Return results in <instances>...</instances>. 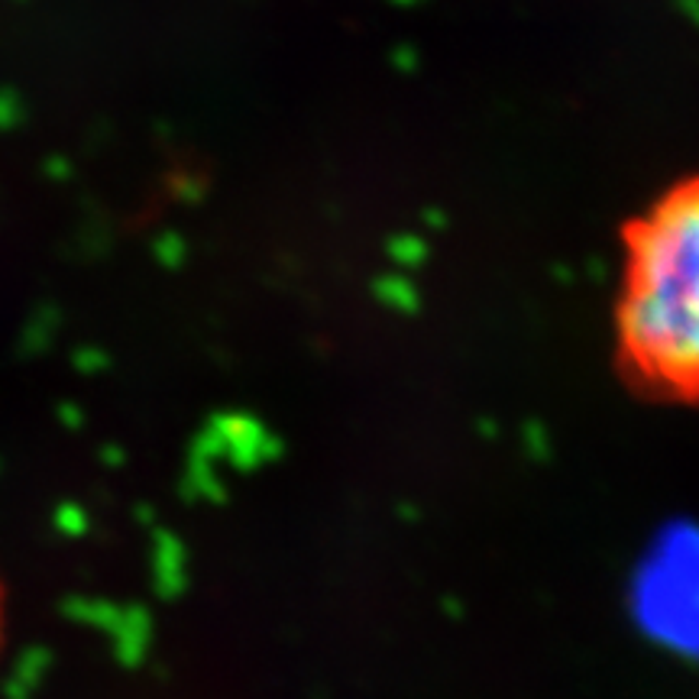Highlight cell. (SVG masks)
Wrapping results in <instances>:
<instances>
[{
  "instance_id": "obj_1",
  "label": "cell",
  "mask_w": 699,
  "mask_h": 699,
  "mask_svg": "<svg viewBox=\"0 0 699 699\" xmlns=\"http://www.w3.org/2000/svg\"><path fill=\"white\" fill-rule=\"evenodd\" d=\"M616 341L638 386L699 402V172L657 195L622 237Z\"/></svg>"
}]
</instances>
